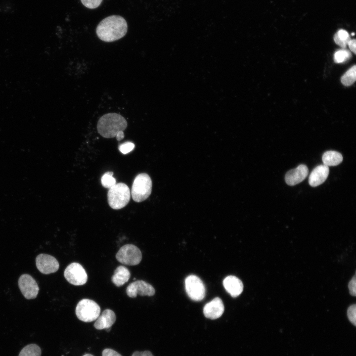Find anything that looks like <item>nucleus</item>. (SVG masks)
<instances>
[{
	"instance_id": "1",
	"label": "nucleus",
	"mask_w": 356,
	"mask_h": 356,
	"mask_svg": "<svg viewBox=\"0 0 356 356\" xmlns=\"http://www.w3.org/2000/svg\"><path fill=\"white\" fill-rule=\"evenodd\" d=\"M128 30L126 20L119 15H111L101 20L96 29V33L100 40L112 42L125 36Z\"/></svg>"
},
{
	"instance_id": "2",
	"label": "nucleus",
	"mask_w": 356,
	"mask_h": 356,
	"mask_svg": "<svg viewBox=\"0 0 356 356\" xmlns=\"http://www.w3.org/2000/svg\"><path fill=\"white\" fill-rule=\"evenodd\" d=\"M127 127V122L124 117L115 113L103 115L97 124L98 133L107 138L114 137L119 132L124 131Z\"/></svg>"
},
{
	"instance_id": "3",
	"label": "nucleus",
	"mask_w": 356,
	"mask_h": 356,
	"mask_svg": "<svg viewBox=\"0 0 356 356\" xmlns=\"http://www.w3.org/2000/svg\"><path fill=\"white\" fill-rule=\"evenodd\" d=\"M130 188L122 182L116 183L109 188L107 193L108 204L115 210L125 207L130 201Z\"/></svg>"
},
{
	"instance_id": "4",
	"label": "nucleus",
	"mask_w": 356,
	"mask_h": 356,
	"mask_svg": "<svg viewBox=\"0 0 356 356\" xmlns=\"http://www.w3.org/2000/svg\"><path fill=\"white\" fill-rule=\"evenodd\" d=\"M152 185V180L148 175L141 173L137 175L132 187L133 199L136 202L146 200L151 193Z\"/></svg>"
},
{
	"instance_id": "5",
	"label": "nucleus",
	"mask_w": 356,
	"mask_h": 356,
	"mask_svg": "<svg viewBox=\"0 0 356 356\" xmlns=\"http://www.w3.org/2000/svg\"><path fill=\"white\" fill-rule=\"evenodd\" d=\"M76 314L80 320L89 322L95 320L100 313V308L94 301L84 299L77 304Z\"/></svg>"
},
{
	"instance_id": "6",
	"label": "nucleus",
	"mask_w": 356,
	"mask_h": 356,
	"mask_svg": "<svg viewBox=\"0 0 356 356\" xmlns=\"http://www.w3.org/2000/svg\"><path fill=\"white\" fill-rule=\"evenodd\" d=\"M118 261L122 264L135 266L140 263L142 254L139 249L133 244H126L122 246L116 255Z\"/></svg>"
},
{
	"instance_id": "7",
	"label": "nucleus",
	"mask_w": 356,
	"mask_h": 356,
	"mask_svg": "<svg viewBox=\"0 0 356 356\" xmlns=\"http://www.w3.org/2000/svg\"><path fill=\"white\" fill-rule=\"evenodd\" d=\"M185 288L187 295L193 301H201L205 296V285L200 278L195 275H190L186 278Z\"/></svg>"
},
{
	"instance_id": "8",
	"label": "nucleus",
	"mask_w": 356,
	"mask_h": 356,
	"mask_svg": "<svg viewBox=\"0 0 356 356\" xmlns=\"http://www.w3.org/2000/svg\"><path fill=\"white\" fill-rule=\"evenodd\" d=\"M64 275L67 281L76 286L85 284L88 280L87 273L82 267L78 263H72L65 268Z\"/></svg>"
},
{
	"instance_id": "9",
	"label": "nucleus",
	"mask_w": 356,
	"mask_h": 356,
	"mask_svg": "<svg viewBox=\"0 0 356 356\" xmlns=\"http://www.w3.org/2000/svg\"><path fill=\"white\" fill-rule=\"evenodd\" d=\"M18 286L26 299H33L37 297L39 287L36 280L30 275H21L18 279Z\"/></svg>"
},
{
	"instance_id": "10",
	"label": "nucleus",
	"mask_w": 356,
	"mask_h": 356,
	"mask_svg": "<svg viewBox=\"0 0 356 356\" xmlns=\"http://www.w3.org/2000/svg\"><path fill=\"white\" fill-rule=\"evenodd\" d=\"M36 265L38 270L44 274L54 273L59 267L57 260L53 256L45 254H41L37 256Z\"/></svg>"
},
{
	"instance_id": "11",
	"label": "nucleus",
	"mask_w": 356,
	"mask_h": 356,
	"mask_svg": "<svg viewBox=\"0 0 356 356\" xmlns=\"http://www.w3.org/2000/svg\"><path fill=\"white\" fill-rule=\"evenodd\" d=\"M126 293L130 298H135L137 294L140 296H152L155 294L154 288L143 280L135 281L130 284L126 288Z\"/></svg>"
},
{
	"instance_id": "12",
	"label": "nucleus",
	"mask_w": 356,
	"mask_h": 356,
	"mask_svg": "<svg viewBox=\"0 0 356 356\" xmlns=\"http://www.w3.org/2000/svg\"><path fill=\"white\" fill-rule=\"evenodd\" d=\"M224 310L222 300L220 298L216 297L205 305L203 313L206 317L215 319L222 316Z\"/></svg>"
},
{
	"instance_id": "13",
	"label": "nucleus",
	"mask_w": 356,
	"mask_h": 356,
	"mask_svg": "<svg viewBox=\"0 0 356 356\" xmlns=\"http://www.w3.org/2000/svg\"><path fill=\"white\" fill-rule=\"evenodd\" d=\"M309 170L307 166L304 164L298 166L295 169L287 172L285 180L289 185H295L304 180L308 176Z\"/></svg>"
},
{
	"instance_id": "14",
	"label": "nucleus",
	"mask_w": 356,
	"mask_h": 356,
	"mask_svg": "<svg viewBox=\"0 0 356 356\" xmlns=\"http://www.w3.org/2000/svg\"><path fill=\"white\" fill-rule=\"evenodd\" d=\"M116 319L115 312L111 310L106 309L95 320L94 327L97 330L105 329L109 331Z\"/></svg>"
},
{
	"instance_id": "15",
	"label": "nucleus",
	"mask_w": 356,
	"mask_h": 356,
	"mask_svg": "<svg viewBox=\"0 0 356 356\" xmlns=\"http://www.w3.org/2000/svg\"><path fill=\"white\" fill-rule=\"evenodd\" d=\"M329 172L328 167L324 164L316 166L312 171L309 176V184L313 187L320 185L327 178Z\"/></svg>"
},
{
	"instance_id": "16",
	"label": "nucleus",
	"mask_w": 356,
	"mask_h": 356,
	"mask_svg": "<svg viewBox=\"0 0 356 356\" xmlns=\"http://www.w3.org/2000/svg\"><path fill=\"white\" fill-rule=\"evenodd\" d=\"M223 285L227 292L232 297L238 296L243 289L242 281L238 278L233 275L226 277L223 280Z\"/></svg>"
},
{
	"instance_id": "17",
	"label": "nucleus",
	"mask_w": 356,
	"mask_h": 356,
	"mask_svg": "<svg viewBox=\"0 0 356 356\" xmlns=\"http://www.w3.org/2000/svg\"><path fill=\"white\" fill-rule=\"evenodd\" d=\"M131 277L130 270L125 266H120L114 271L111 280L117 287H120L127 282Z\"/></svg>"
},
{
	"instance_id": "18",
	"label": "nucleus",
	"mask_w": 356,
	"mask_h": 356,
	"mask_svg": "<svg viewBox=\"0 0 356 356\" xmlns=\"http://www.w3.org/2000/svg\"><path fill=\"white\" fill-rule=\"evenodd\" d=\"M323 164L327 166H335L343 161V156L338 152L330 150L324 152L322 157Z\"/></svg>"
},
{
	"instance_id": "19",
	"label": "nucleus",
	"mask_w": 356,
	"mask_h": 356,
	"mask_svg": "<svg viewBox=\"0 0 356 356\" xmlns=\"http://www.w3.org/2000/svg\"><path fill=\"white\" fill-rule=\"evenodd\" d=\"M350 39L349 33L344 29L339 30L334 36L335 43L343 48L346 47Z\"/></svg>"
},
{
	"instance_id": "20",
	"label": "nucleus",
	"mask_w": 356,
	"mask_h": 356,
	"mask_svg": "<svg viewBox=\"0 0 356 356\" xmlns=\"http://www.w3.org/2000/svg\"><path fill=\"white\" fill-rule=\"evenodd\" d=\"M356 80V66L354 65L351 67L341 77V81L345 86L353 84Z\"/></svg>"
},
{
	"instance_id": "21",
	"label": "nucleus",
	"mask_w": 356,
	"mask_h": 356,
	"mask_svg": "<svg viewBox=\"0 0 356 356\" xmlns=\"http://www.w3.org/2000/svg\"><path fill=\"white\" fill-rule=\"evenodd\" d=\"M41 350L39 346L31 344L24 347L20 351L19 356H41Z\"/></svg>"
},
{
	"instance_id": "22",
	"label": "nucleus",
	"mask_w": 356,
	"mask_h": 356,
	"mask_svg": "<svg viewBox=\"0 0 356 356\" xmlns=\"http://www.w3.org/2000/svg\"><path fill=\"white\" fill-rule=\"evenodd\" d=\"M113 175L112 172H107L102 176L101 181L104 187L109 189L116 183V180Z\"/></svg>"
},
{
	"instance_id": "23",
	"label": "nucleus",
	"mask_w": 356,
	"mask_h": 356,
	"mask_svg": "<svg viewBox=\"0 0 356 356\" xmlns=\"http://www.w3.org/2000/svg\"><path fill=\"white\" fill-rule=\"evenodd\" d=\"M351 56L349 51L340 49L335 52L334 55V61L336 63H343L348 59Z\"/></svg>"
},
{
	"instance_id": "24",
	"label": "nucleus",
	"mask_w": 356,
	"mask_h": 356,
	"mask_svg": "<svg viewBox=\"0 0 356 356\" xmlns=\"http://www.w3.org/2000/svg\"><path fill=\"white\" fill-rule=\"evenodd\" d=\"M134 144L131 142H126L121 144L119 147L120 151L124 154L132 151L134 148Z\"/></svg>"
},
{
	"instance_id": "25",
	"label": "nucleus",
	"mask_w": 356,
	"mask_h": 356,
	"mask_svg": "<svg viewBox=\"0 0 356 356\" xmlns=\"http://www.w3.org/2000/svg\"><path fill=\"white\" fill-rule=\"evenodd\" d=\"M81 1L86 7L93 9L98 7L102 0H81Z\"/></svg>"
},
{
	"instance_id": "26",
	"label": "nucleus",
	"mask_w": 356,
	"mask_h": 356,
	"mask_svg": "<svg viewBox=\"0 0 356 356\" xmlns=\"http://www.w3.org/2000/svg\"><path fill=\"white\" fill-rule=\"evenodd\" d=\"M356 306L355 304L350 306L347 311L348 317L349 320L354 325H356Z\"/></svg>"
},
{
	"instance_id": "27",
	"label": "nucleus",
	"mask_w": 356,
	"mask_h": 356,
	"mask_svg": "<svg viewBox=\"0 0 356 356\" xmlns=\"http://www.w3.org/2000/svg\"><path fill=\"white\" fill-rule=\"evenodd\" d=\"M356 275H355L348 284V287L350 291V293L351 295L355 296L356 294Z\"/></svg>"
},
{
	"instance_id": "28",
	"label": "nucleus",
	"mask_w": 356,
	"mask_h": 356,
	"mask_svg": "<svg viewBox=\"0 0 356 356\" xmlns=\"http://www.w3.org/2000/svg\"><path fill=\"white\" fill-rule=\"evenodd\" d=\"M102 356H122L119 353L111 349H105L102 352Z\"/></svg>"
},
{
	"instance_id": "29",
	"label": "nucleus",
	"mask_w": 356,
	"mask_h": 356,
	"mask_svg": "<svg viewBox=\"0 0 356 356\" xmlns=\"http://www.w3.org/2000/svg\"><path fill=\"white\" fill-rule=\"evenodd\" d=\"M132 356H154L152 353L149 351H145L143 352H134Z\"/></svg>"
},
{
	"instance_id": "30",
	"label": "nucleus",
	"mask_w": 356,
	"mask_h": 356,
	"mask_svg": "<svg viewBox=\"0 0 356 356\" xmlns=\"http://www.w3.org/2000/svg\"><path fill=\"white\" fill-rule=\"evenodd\" d=\"M351 49V50L354 53L356 54V42L355 39H350L347 44Z\"/></svg>"
},
{
	"instance_id": "31",
	"label": "nucleus",
	"mask_w": 356,
	"mask_h": 356,
	"mask_svg": "<svg viewBox=\"0 0 356 356\" xmlns=\"http://www.w3.org/2000/svg\"><path fill=\"white\" fill-rule=\"evenodd\" d=\"M124 133L123 131H120L116 135V139L117 140L120 141L122 140L124 137Z\"/></svg>"
},
{
	"instance_id": "32",
	"label": "nucleus",
	"mask_w": 356,
	"mask_h": 356,
	"mask_svg": "<svg viewBox=\"0 0 356 356\" xmlns=\"http://www.w3.org/2000/svg\"><path fill=\"white\" fill-rule=\"evenodd\" d=\"M83 356H93L91 354H87L83 355Z\"/></svg>"
},
{
	"instance_id": "33",
	"label": "nucleus",
	"mask_w": 356,
	"mask_h": 356,
	"mask_svg": "<svg viewBox=\"0 0 356 356\" xmlns=\"http://www.w3.org/2000/svg\"><path fill=\"white\" fill-rule=\"evenodd\" d=\"M354 35H355V33H352V36H354Z\"/></svg>"
}]
</instances>
